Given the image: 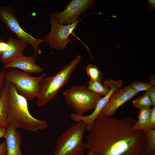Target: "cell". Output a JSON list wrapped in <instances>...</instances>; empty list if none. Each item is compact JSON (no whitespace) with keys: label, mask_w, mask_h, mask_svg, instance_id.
Wrapping results in <instances>:
<instances>
[{"label":"cell","mask_w":155,"mask_h":155,"mask_svg":"<svg viewBox=\"0 0 155 155\" xmlns=\"http://www.w3.org/2000/svg\"><path fill=\"white\" fill-rule=\"evenodd\" d=\"M137 121L99 115L87 130L85 148L93 155H146L145 133L133 129Z\"/></svg>","instance_id":"6da1fadb"},{"label":"cell","mask_w":155,"mask_h":155,"mask_svg":"<svg viewBox=\"0 0 155 155\" xmlns=\"http://www.w3.org/2000/svg\"><path fill=\"white\" fill-rule=\"evenodd\" d=\"M27 101L17 93L13 84L9 82L7 110L10 124L16 129L33 132L47 128L45 120L36 119L30 113Z\"/></svg>","instance_id":"7a4b0ae2"},{"label":"cell","mask_w":155,"mask_h":155,"mask_svg":"<svg viewBox=\"0 0 155 155\" xmlns=\"http://www.w3.org/2000/svg\"><path fill=\"white\" fill-rule=\"evenodd\" d=\"M80 60V56H77L58 73L41 80L37 98V106H42L57 98L59 91L68 82L70 76Z\"/></svg>","instance_id":"3957f363"},{"label":"cell","mask_w":155,"mask_h":155,"mask_svg":"<svg viewBox=\"0 0 155 155\" xmlns=\"http://www.w3.org/2000/svg\"><path fill=\"white\" fill-rule=\"evenodd\" d=\"M86 129L85 123L80 121L63 131L57 139L53 155H84Z\"/></svg>","instance_id":"277c9868"},{"label":"cell","mask_w":155,"mask_h":155,"mask_svg":"<svg viewBox=\"0 0 155 155\" xmlns=\"http://www.w3.org/2000/svg\"><path fill=\"white\" fill-rule=\"evenodd\" d=\"M46 76L44 73L38 77L17 69H12L6 72L5 81L13 84L17 93L28 101L37 98L40 81Z\"/></svg>","instance_id":"5b68a950"},{"label":"cell","mask_w":155,"mask_h":155,"mask_svg":"<svg viewBox=\"0 0 155 155\" xmlns=\"http://www.w3.org/2000/svg\"><path fill=\"white\" fill-rule=\"evenodd\" d=\"M63 95L75 113L80 115L94 109L102 96L89 90L84 85L72 86L64 91Z\"/></svg>","instance_id":"8992f818"},{"label":"cell","mask_w":155,"mask_h":155,"mask_svg":"<svg viewBox=\"0 0 155 155\" xmlns=\"http://www.w3.org/2000/svg\"><path fill=\"white\" fill-rule=\"evenodd\" d=\"M0 19L8 30L15 34L19 39L26 41L32 46L34 55L37 56L42 53L38 45L41 42H44V39L36 38L24 31L15 16V10L13 8L9 6H0Z\"/></svg>","instance_id":"52a82bcc"},{"label":"cell","mask_w":155,"mask_h":155,"mask_svg":"<svg viewBox=\"0 0 155 155\" xmlns=\"http://www.w3.org/2000/svg\"><path fill=\"white\" fill-rule=\"evenodd\" d=\"M50 19L51 29L44 38V42L51 48L62 50L67 48V44L71 43L69 36L81 19L72 24L64 25L57 23L51 16Z\"/></svg>","instance_id":"ba28073f"},{"label":"cell","mask_w":155,"mask_h":155,"mask_svg":"<svg viewBox=\"0 0 155 155\" xmlns=\"http://www.w3.org/2000/svg\"><path fill=\"white\" fill-rule=\"evenodd\" d=\"M96 2L93 0H73L61 12L53 13L51 16L57 23L65 25L78 21L80 14L89 8H94Z\"/></svg>","instance_id":"9c48e42d"},{"label":"cell","mask_w":155,"mask_h":155,"mask_svg":"<svg viewBox=\"0 0 155 155\" xmlns=\"http://www.w3.org/2000/svg\"><path fill=\"white\" fill-rule=\"evenodd\" d=\"M138 92L132 89L128 85L113 93L108 104L99 115L111 117L121 106L131 99Z\"/></svg>","instance_id":"30bf717a"},{"label":"cell","mask_w":155,"mask_h":155,"mask_svg":"<svg viewBox=\"0 0 155 155\" xmlns=\"http://www.w3.org/2000/svg\"><path fill=\"white\" fill-rule=\"evenodd\" d=\"M108 87L110 88L109 92L106 95L100 99L93 112L91 114L84 116L79 115L75 113H71L69 116L71 119L76 122L80 121L83 122L86 125V129L88 130L106 105L113 94L119 88V86L117 84L113 83L109 84Z\"/></svg>","instance_id":"8fae6325"},{"label":"cell","mask_w":155,"mask_h":155,"mask_svg":"<svg viewBox=\"0 0 155 155\" xmlns=\"http://www.w3.org/2000/svg\"><path fill=\"white\" fill-rule=\"evenodd\" d=\"M6 42L9 48L0 53L1 62L5 65L23 55V52L28 44L23 40L12 37L8 38Z\"/></svg>","instance_id":"7c38bea8"},{"label":"cell","mask_w":155,"mask_h":155,"mask_svg":"<svg viewBox=\"0 0 155 155\" xmlns=\"http://www.w3.org/2000/svg\"><path fill=\"white\" fill-rule=\"evenodd\" d=\"M36 56H21L11 62L4 65L5 69L16 68L29 73H38L43 71V69L36 63Z\"/></svg>","instance_id":"4fadbf2b"},{"label":"cell","mask_w":155,"mask_h":155,"mask_svg":"<svg viewBox=\"0 0 155 155\" xmlns=\"http://www.w3.org/2000/svg\"><path fill=\"white\" fill-rule=\"evenodd\" d=\"M4 137L6 144V155H23L20 149L22 137L17 129L10 124L6 128Z\"/></svg>","instance_id":"5bb4252c"},{"label":"cell","mask_w":155,"mask_h":155,"mask_svg":"<svg viewBox=\"0 0 155 155\" xmlns=\"http://www.w3.org/2000/svg\"><path fill=\"white\" fill-rule=\"evenodd\" d=\"M9 82L5 81L0 94V127L6 128L10 125L7 110Z\"/></svg>","instance_id":"9a60e30c"},{"label":"cell","mask_w":155,"mask_h":155,"mask_svg":"<svg viewBox=\"0 0 155 155\" xmlns=\"http://www.w3.org/2000/svg\"><path fill=\"white\" fill-rule=\"evenodd\" d=\"M138 120L133 127V129L145 131L150 129V117L151 109L150 107L139 108Z\"/></svg>","instance_id":"2e32d148"},{"label":"cell","mask_w":155,"mask_h":155,"mask_svg":"<svg viewBox=\"0 0 155 155\" xmlns=\"http://www.w3.org/2000/svg\"><path fill=\"white\" fill-rule=\"evenodd\" d=\"M87 88L91 91L101 96L106 95L110 88L102 83V82L90 80L88 82Z\"/></svg>","instance_id":"e0dca14e"},{"label":"cell","mask_w":155,"mask_h":155,"mask_svg":"<svg viewBox=\"0 0 155 155\" xmlns=\"http://www.w3.org/2000/svg\"><path fill=\"white\" fill-rule=\"evenodd\" d=\"M144 132L146 142V154H148L155 151V129H150Z\"/></svg>","instance_id":"ac0fdd59"},{"label":"cell","mask_w":155,"mask_h":155,"mask_svg":"<svg viewBox=\"0 0 155 155\" xmlns=\"http://www.w3.org/2000/svg\"><path fill=\"white\" fill-rule=\"evenodd\" d=\"M155 85V79L154 78L151 77L148 82H133L129 85L131 88L139 93L142 91H146Z\"/></svg>","instance_id":"d6986e66"},{"label":"cell","mask_w":155,"mask_h":155,"mask_svg":"<svg viewBox=\"0 0 155 155\" xmlns=\"http://www.w3.org/2000/svg\"><path fill=\"white\" fill-rule=\"evenodd\" d=\"M86 71L90 80L102 82L103 74L95 66L90 64L86 67Z\"/></svg>","instance_id":"ffe728a7"},{"label":"cell","mask_w":155,"mask_h":155,"mask_svg":"<svg viewBox=\"0 0 155 155\" xmlns=\"http://www.w3.org/2000/svg\"><path fill=\"white\" fill-rule=\"evenodd\" d=\"M133 105L136 108L150 107L152 105L151 101L146 93L132 101Z\"/></svg>","instance_id":"44dd1931"},{"label":"cell","mask_w":155,"mask_h":155,"mask_svg":"<svg viewBox=\"0 0 155 155\" xmlns=\"http://www.w3.org/2000/svg\"><path fill=\"white\" fill-rule=\"evenodd\" d=\"M150 98L153 106H155V86H153L148 90L146 93Z\"/></svg>","instance_id":"7402d4cb"},{"label":"cell","mask_w":155,"mask_h":155,"mask_svg":"<svg viewBox=\"0 0 155 155\" xmlns=\"http://www.w3.org/2000/svg\"><path fill=\"white\" fill-rule=\"evenodd\" d=\"M150 126L151 129H155V107L151 109L150 117Z\"/></svg>","instance_id":"603a6c76"},{"label":"cell","mask_w":155,"mask_h":155,"mask_svg":"<svg viewBox=\"0 0 155 155\" xmlns=\"http://www.w3.org/2000/svg\"><path fill=\"white\" fill-rule=\"evenodd\" d=\"M6 72L4 70L0 71V94L5 82V78Z\"/></svg>","instance_id":"cb8c5ba5"},{"label":"cell","mask_w":155,"mask_h":155,"mask_svg":"<svg viewBox=\"0 0 155 155\" xmlns=\"http://www.w3.org/2000/svg\"><path fill=\"white\" fill-rule=\"evenodd\" d=\"M6 144L5 140L0 144V155H6Z\"/></svg>","instance_id":"d4e9b609"},{"label":"cell","mask_w":155,"mask_h":155,"mask_svg":"<svg viewBox=\"0 0 155 155\" xmlns=\"http://www.w3.org/2000/svg\"><path fill=\"white\" fill-rule=\"evenodd\" d=\"M147 4L148 5V9L149 11L154 10L155 9V0H148Z\"/></svg>","instance_id":"484cf974"},{"label":"cell","mask_w":155,"mask_h":155,"mask_svg":"<svg viewBox=\"0 0 155 155\" xmlns=\"http://www.w3.org/2000/svg\"><path fill=\"white\" fill-rule=\"evenodd\" d=\"M9 47V46L7 42H5L3 41L0 42V49L1 52L7 50Z\"/></svg>","instance_id":"4316f807"},{"label":"cell","mask_w":155,"mask_h":155,"mask_svg":"<svg viewBox=\"0 0 155 155\" xmlns=\"http://www.w3.org/2000/svg\"><path fill=\"white\" fill-rule=\"evenodd\" d=\"M6 130V128L0 127V138L4 137Z\"/></svg>","instance_id":"83f0119b"},{"label":"cell","mask_w":155,"mask_h":155,"mask_svg":"<svg viewBox=\"0 0 155 155\" xmlns=\"http://www.w3.org/2000/svg\"><path fill=\"white\" fill-rule=\"evenodd\" d=\"M146 155H155V151L153 152L150 154H146Z\"/></svg>","instance_id":"f1b7e54d"},{"label":"cell","mask_w":155,"mask_h":155,"mask_svg":"<svg viewBox=\"0 0 155 155\" xmlns=\"http://www.w3.org/2000/svg\"><path fill=\"white\" fill-rule=\"evenodd\" d=\"M87 155H93V154L91 151H88L87 152Z\"/></svg>","instance_id":"f546056e"},{"label":"cell","mask_w":155,"mask_h":155,"mask_svg":"<svg viewBox=\"0 0 155 155\" xmlns=\"http://www.w3.org/2000/svg\"><path fill=\"white\" fill-rule=\"evenodd\" d=\"M3 41V40H2L0 38V42H2Z\"/></svg>","instance_id":"4dcf8cb0"},{"label":"cell","mask_w":155,"mask_h":155,"mask_svg":"<svg viewBox=\"0 0 155 155\" xmlns=\"http://www.w3.org/2000/svg\"><path fill=\"white\" fill-rule=\"evenodd\" d=\"M1 53V50H0V53Z\"/></svg>","instance_id":"1f68e13d"}]
</instances>
